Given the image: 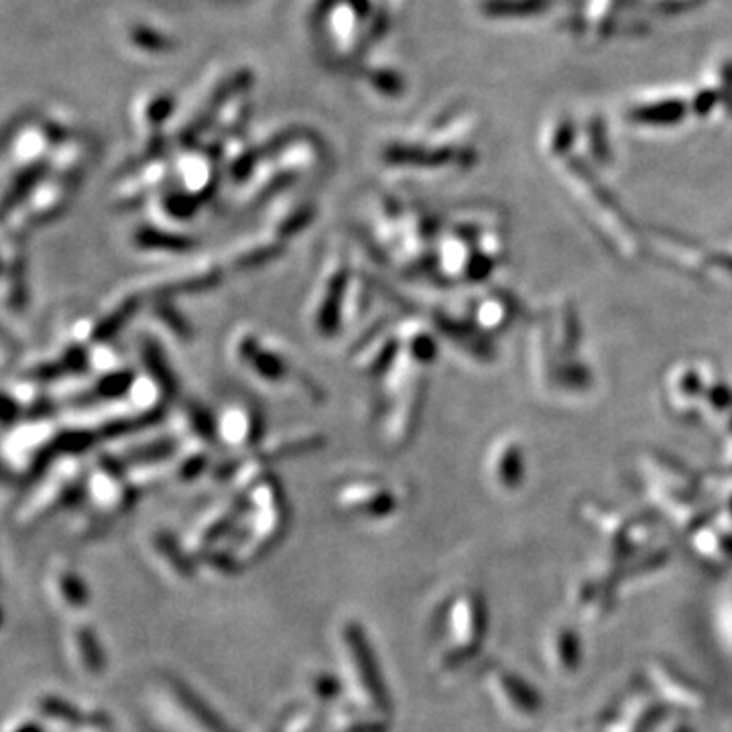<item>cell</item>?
I'll return each mask as SVG.
<instances>
[{"mask_svg":"<svg viewBox=\"0 0 732 732\" xmlns=\"http://www.w3.org/2000/svg\"><path fill=\"white\" fill-rule=\"evenodd\" d=\"M226 348L230 360L251 381L273 389L275 393L281 391L310 403L324 401V389L310 377V373L303 371L279 342L253 326L236 328L230 334Z\"/></svg>","mask_w":732,"mask_h":732,"instance_id":"1","label":"cell"},{"mask_svg":"<svg viewBox=\"0 0 732 732\" xmlns=\"http://www.w3.org/2000/svg\"><path fill=\"white\" fill-rule=\"evenodd\" d=\"M88 476V466L82 456L64 454L59 456L43 474L39 484L27 495L25 503L15 511L17 527H33L47 515H53L61 507L72 503L80 493Z\"/></svg>","mask_w":732,"mask_h":732,"instance_id":"2","label":"cell"},{"mask_svg":"<svg viewBox=\"0 0 732 732\" xmlns=\"http://www.w3.org/2000/svg\"><path fill=\"white\" fill-rule=\"evenodd\" d=\"M61 427L51 419L17 423L5 440V464L15 478H31L61 454Z\"/></svg>","mask_w":732,"mask_h":732,"instance_id":"3","label":"cell"},{"mask_svg":"<svg viewBox=\"0 0 732 732\" xmlns=\"http://www.w3.org/2000/svg\"><path fill=\"white\" fill-rule=\"evenodd\" d=\"M350 275L352 267L344 253H332L326 259L308 310L310 326L318 336L330 338L342 330Z\"/></svg>","mask_w":732,"mask_h":732,"instance_id":"4","label":"cell"},{"mask_svg":"<svg viewBox=\"0 0 732 732\" xmlns=\"http://www.w3.org/2000/svg\"><path fill=\"white\" fill-rule=\"evenodd\" d=\"M84 493L92 513L100 519L127 513L135 503L137 488L129 480L125 466L118 464L110 452H104L88 466Z\"/></svg>","mask_w":732,"mask_h":732,"instance_id":"5","label":"cell"},{"mask_svg":"<svg viewBox=\"0 0 732 732\" xmlns=\"http://www.w3.org/2000/svg\"><path fill=\"white\" fill-rule=\"evenodd\" d=\"M342 643L348 661V678L358 696L354 706L375 714V710L385 706V694L377 671L375 655L360 625L354 623L346 625L342 631Z\"/></svg>","mask_w":732,"mask_h":732,"instance_id":"6","label":"cell"},{"mask_svg":"<svg viewBox=\"0 0 732 732\" xmlns=\"http://www.w3.org/2000/svg\"><path fill=\"white\" fill-rule=\"evenodd\" d=\"M226 273L222 261L198 259L194 263L177 265L157 275H151L135 285H131L143 299H167L177 293H192L214 287Z\"/></svg>","mask_w":732,"mask_h":732,"instance_id":"7","label":"cell"},{"mask_svg":"<svg viewBox=\"0 0 732 732\" xmlns=\"http://www.w3.org/2000/svg\"><path fill=\"white\" fill-rule=\"evenodd\" d=\"M216 440L236 454H247L265 440L263 411L251 401H228L214 415Z\"/></svg>","mask_w":732,"mask_h":732,"instance_id":"8","label":"cell"},{"mask_svg":"<svg viewBox=\"0 0 732 732\" xmlns=\"http://www.w3.org/2000/svg\"><path fill=\"white\" fill-rule=\"evenodd\" d=\"M336 509L350 517L377 519L389 515L395 505V497L389 486L375 476H356L340 482L334 493Z\"/></svg>","mask_w":732,"mask_h":732,"instance_id":"9","label":"cell"},{"mask_svg":"<svg viewBox=\"0 0 732 732\" xmlns=\"http://www.w3.org/2000/svg\"><path fill=\"white\" fill-rule=\"evenodd\" d=\"M283 247V240L269 234L267 230H261L230 244V249L220 261L226 271H249L277 259Z\"/></svg>","mask_w":732,"mask_h":732,"instance_id":"10","label":"cell"},{"mask_svg":"<svg viewBox=\"0 0 732 732\" xmlns=\"http://www.w3.org/2000/svg\"><path fill=\"white\" fill-rule=\"evenodd\" d=\"M133 247L145 253H188L196 247V238L186 232V228L165 224L159 220L143 222L135 228L131 236Z\"/></svg>","mask_w":732,"mask_h":732,"instance_id":"11","label":"cell"},{"mask_svg":"<svg viewBox=\"0 0 732 732\" xmlns=\"http://www.w3.org/2000/svg\"><path fill=\"white\" fill-rule=\"evenodd\" d=\"M314 218H316L314 202L293 198L279 202L275 208H271V212H267L263 230L285 242L287 238L297 236L301 230H305V226H308Z\"/></svg>","mask_w":732,"mask_h":732,"instance_id":"12","label":"cell"},{"mask_svg":"<svg viewBox=\"0 0 732 732\" xmlns=\"http://www.w3.org/2000/svg\"><path fill=\"white\" fill-rule=\"evenodd\" d=\"M51 594L53 600L61 606L70 610V613H80V610L88 608V590L84 580L76 574L74 568H57L51 576Z\"/></svg>","mask_w":732,"mask_h":732,"instance_id":"13","label":"cell"},{"mask_svg":"<svg viewBox=\"0 0 732 732\" xmlns=\"http://www.w3.org/2000/svg\"><path fill=\"white\" fill-rule=\"evenodd\" d=\"M70 649L74 655V661L80 665L86 676L96 678L104 671V653L102 647L94 635V631L86 625H74L70 629Z\"/></svg>","mask_w":732,"mask_h":732,"instance_id":"14","label":"cell"},{"mask_svg":"<svg viewBox=\"0 0 732 732\" xmlns=\"http://www.w3.org/2000/svg\"><path fill=\"white\" fill-rule=\"evenodd\" d=\"M19 242H5V283H3V301L5 308H21L25 301V273H23V255L17 247Z\"/></svg>","mask_w":732,"mask_h":732,"instance_id":"15","label":"cell"},{"mask_svg":"<svg viewBox=\"0 0 732 732\" xmlns=\"http://www.w3.org/2000/svg\"><path fill=\"white\" fill-rule=\"evenodd\" d=\"M153 316L161 326L167 328V332L175 338H188L190 336V324L186 322L181 314L173 312V305L169 299H155Z\"/></svg>","mask_w":732,"mask_h":732,"instance_id":"16","label":"cell"},{"mask_svg":"<svg viewBox=\"0 0 732 732\" xmlns=\"http://www.w3.org/2000/svg\"><path fill=\"white\" fill-rule=\"evenodd\" d=\"M9 732H43V728L33 720H19L15 722V728H11Z\"/></svg>","mask_w":732,"mask_h":732,"instance_id":"17","label":"cell"}]
</instances>
